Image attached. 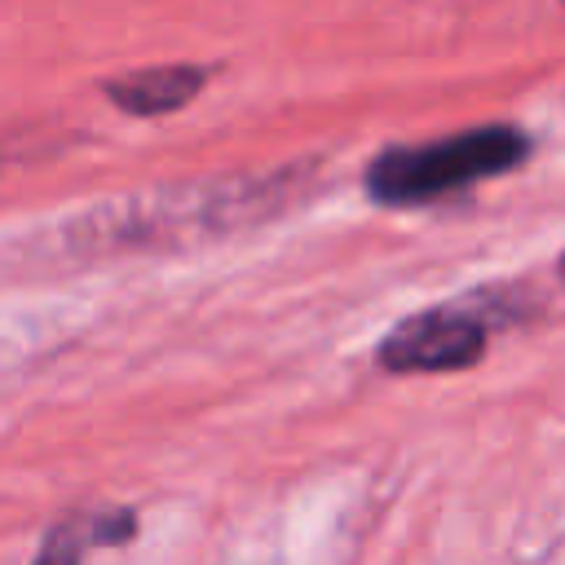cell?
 <instances>
[{
  "label": "cell",
  "mask_w": 565,
  "mask_h": 565,
  "mask_svg": "<svg viewBox=\"0 0 565 565\" xmlns=\"http://www.w3.org/2000/svg\"><path fill=\"white\" fill-rule=\"evenodd\" d=\"M291 181L296 172L221 177V181H190V185H163V190L110 199L66 221L62 243L71 252H141V247H172L185 238L225 234L278 212L287 203Z\"/></svg>",
  "instance_id": "6da1fadb"
},
{
  "label": "cell",
  "mask_w": 565,
  "mask_h": 565,
  "mask_svg": "<svg viewBox=\"0 0 565 565\" xmlns=\"http://www.w3.org/2000/svg\"><path fill=\"white\" fill-rule=\"evenodd\" d=\"M530 154V137L512 124H481L428 146H388L366 168V190L384 207H411L512 172Z\"/></svg>",
  "instance_id": "7a4b0ae2"
},
{
  "label": "cell",
  "mask_w": 565,
  "mask_h": 565,
  "mask_svg": "<svg viewBox=\"0 0 565 565\" xmlns=\"http://www.w3.org/2000/svg\"><path fill=\"white\" fill-rule=\"evenodd\" d=\"M490 322L459 309V305H437L424 313L402 318L384 340H380V366L397 375H419V371H459L472 366L486 353Z\"/></svg>",
  "instance_id": "3957f363"
},
{
  "label": "cell",
  "mask_w": 565,
  "mask_h": 565,
  "mask_svg": "<svg viewBox=\"0 0 565 565\" xmlns=\"http://www.w3.org/2000/svg\"><path fill=\"white\" fill-rule=\"evenodd\" d=\"M207 84L203 66H146L106 84V97L128 115H168L199 97Z\"/></svg>",
  "instance_id": "277c9868"
},
{
  "label": "cell",
  "mask_w": 565,
  "mask_h": 565,
  "mask_svg": "<svg viewBox=\"0 0 565 565\" xmlns=\"http://www.w3.org/2000/svg\"><path fill=\"white\" fill-rule=\"evenodd\" d=\"M132 525H137L132 512L57 521L44 534V543H40V552H35L31 565H79L84 561V547H93V543H124V539H132Z\"/></svg>",
  "instance_id": "5b68a950"
},
{
  "label": "cell",
  "mask_w": 565,
  "mask_h": 565,
  "mask_svg": "<svg viewBox=\"0 0 565 565\" xmlns=\"http://www.w3.org/2000/svg\"><path fill=\"white\" fill-rule=\"evenodd\" d=\"M561 278H565V256H561Z\"/></svg>",
  "instance_id": "8992f818"
}]
</instances>
